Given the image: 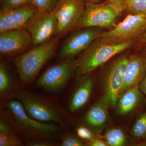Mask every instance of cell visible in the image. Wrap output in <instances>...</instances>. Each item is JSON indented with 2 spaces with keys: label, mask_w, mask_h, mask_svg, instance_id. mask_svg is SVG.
I'll return each mask as SVG.
<instances>
[{
  "label": "cell",
  "mask_w": 146,
  "mask_h": 146,
  "mask_svg": "<svg viewBox=\"0 0 146 146\" xmlns=\"http://www.w3.org/2000/svg\"><path fill=\"white\" fill-rule=\"evenodd\" d=\"M38 10L32 4L0 11V33L25 28Z\"/></svg>",
  "instance_id": "13"
},
{
  "label": "cell",
  "mask_w": 146,
  "mask_h": 146,
  "mask_svg": "<svg viewBox=\"0 0 146 146\" xmlns=\"http://www.w3.org/2000/svg\"><path fill=\"white\" fill-rule=\"evenodd\" d=\"M146 73V57L143 53L137 52L129 55L120 95L131 87L139 84Z\"/></svg>",
  "instance_id": "14"
},
{
  "label": "cell",
  "mask_w": 146,
  "mask_h": 146,
  "mask_svg": "<svg viewBox=\"0 0 146 146\" xmlns=\"http://www.w3.org/2000/svg\"><path fill=\"white\" fill-rule=\"evenodd\" d=\"M125 51L116 55V58L110 63L105 70L104 94L101 100L108 107L116 106L123 85L129 56L125 53Z\"/></svg>",
  "instance_id": "7"
},
{
  "label": "cell",
  "mask_w": 146,
  "mask_h": 146,
  "mask_svg": "<svg viewBox=\"0 0 146 146\" xmlns=\"http://www.w3.org/2000/svg\"><path fill=\"white\" fill-rule=\"evenodd\" d=\"M123 5L129 14L146 17V0H124Z\"/></svg>",
  "instance_id": "20"
},
{
  "label": "cell",
  "mask_w": 146,
  "mask_h": 146,
  "mask_svg": "<svg viewBox=\"0 0 146 146\" xmlns=\"http://www.w3.org/2000/svg\"><path fill=\"white\" fill-rule=\"evenodd\" d=\"M60 38L56 35L48 42L33 46L12 58L23 88L29 84L44 65L53 57L58 48Z\"/></svg>",
  "instance_id": "2"
},
{
  "label": "cell",
  "mask_w": 146,
  "mask_h": 146,
  "mask_svg": "<svg viewBox=\"0 0 146 146\" xmlns=\"http://www.w3.org/2000/svg\"><path fill=\"white\" fill-rule=\"evenodd\" d=\"M146 29V17L128 13L122 21L105 31L99 38L102 42L114 44L138 41Z\"/></svg>",
  "instance_id": "6"
},
{
  "label": "cell",
  "mask_w": 146,
  "mask_h": 146,
  "mask_svg": "<svg viewBox=\"0 0 146 146\" xmlns=\"http://www.w3.org/2000/svg\"><path fill=\"white\" fill-rule=\"evenodd\" d=\"M61 146H84L86 145L85 142H84L80 138L71 135L70 134H63L60 136Z\"/></svg>",
  "instance_id": "26"
},
{
  "label": "cell",
  "mask_w": 146,
  "mask_h": 146,
  "mask_svg": "<svg viewBox=\"0 0 146 146\" xmlns=\"http://www.w3.org/2000/svg\"><path fill=\"white\" fill-rule=\"evenodd\" d=\"M80 76L69 102V109L71 112H75L84 106L93 91L94 82L90 74Z\"/></svg>",
  "instance_id": "16"
},
{
  "label": "cell",
  "mask_w": 146,
  "mask_h": 146,
  "mask_svg": "<svg viewBox=\"0 0 146 146\" xmlns=\"http://www.w3.org/2000/svg\"><path fill=\"white\" fill-rule=\"evenodd\" d=\"M9 98L19 101L27 114L40 121L55 123L63 127L70 122V115L60 104L40 94L17 88L11 92Z\"/></svg>",
  "instance_id": "1"
},
{
  "label": "cell",
  "mask_w": 146,
  "mask_h": 146,
  "mask_svg": "<svg viewBox=\"0 0 146 146\" xmlns=\"http://www.w3.org/2000/svg\"><path fill=\"white\" fill-rule=\"evenodd\" d=\"M18 88L13 86V83L8 68L5 63H0V96L1 99L9 98L11 92Z\"/></svg>",
  "instance_id": "18"
},
{
  "label": "cell",
  "mask_w": 146,
  "mask_h": 146,
  "mask_svg": "<svg viewBox=\"0 0 146 146\" xmlns=\"http://www.w3.org/2000/svg\"><path fill=\"white\" fill-rule=\"evenodd\" d=\"M7 106L19 134L27 139L54 141L60 137L62 127L55 123L40 121L29 116L21 102L10 98Z\"/></svg>",
  "instance_id": "3"
},
{
  "label": "cell",
  "mask_w": 146,
  "mask_h": 146,
  "mask_svg": "<svg viewBox=\"0 0 146 146\" xmlns=\"http://www.w3.org/2000/svg\"><path fill=\"white\" fill-rule=\"evenodd\" d=\"M86 5L84 0H61L52 12L57 21V36L61 38L76 30Z\"/></svg>",
  "instance_id": "9"
},
{
  "label": "cell",
  "mask_w": 146,
  "mask_h": 146,
  "mask_svg": "<svg viewBox=\"0 0 146 146\" xmlns=\"http://www.w3.org/2000/svg\"><path fill=\"white\" fill-rule=\"evenodd\" d=\"M146 104L143 94L139 89V84H137L120 95L116 105V112L119 116L128 115Z\"/></svg>",
  "instance_id": "15"
},
{
  "label": "cell",
  "mask_w": 146,
  "mask_h": 146,
  "mask_svg": "<svg viewBox=\"0 0 146 146\" xmlns=\"http://www.w3.org/2000/svg\"><path fill=\"white\" fill-rule=\"evenodd\" d=\"M107 108L101 100L93 105L84 117L87 124L94 129H99L104 127L108 120Z\"/></svg>",
  "instance_id": "17"
},
{
  "label": "cell",
  "mask_w": 146,
  "mask_h": 146,
  "mask_svg": "<svg viewBox=\"0 0 146 146\" xmlns=\"http://www.w3.org/2000/svg\"><path fill=\"white\" fill-rule=\"evenodd\" d=\"M86 3H102L105 2L106 0H84Z\"/></svg>",
  "instance_id": "32"
},
{
  "label": "cell",
  "mask_w": 146,
  "mask_h": 146,
  "mask_svg": "<svg viewBox=\"0 0 146 146\" xmlns=\"http://www.w3.org/2000/svg\"><path fill=\"white\" fill-rule=\"evenodd\" d=\"M144 140V142H143V143H142V144H141V145H142L143 146H146V137Z\"/></svg>",
  "instance_id": "34"
},
{
  "label": "cell",
  "mask_w": 146,
  "mask_h": 146,
  "mask_svg": "<svg viewBox=\"0 0 146 146\" xmlns=\"http://www.w3.org/2000/svg\"><path fill=\"white\" fill-rule=\"evenodd\" d=\"M77 136L80 139L85 141H90L98 138H100L91 129L84 126H79L76 129Z\"/></svg>",
  "instance_id": "25"
},
{
  "label": "cell",
  "mask_w": 146,
  "mask_h": 146,
  "mask_svg": "<svg viewBox=\"0 0 146 146\" xmlns=\"http://www.w3.org/2000/svg\"><path fill=\"white\" fill-rule=\"evenodd\" d=\"M25 28L31 36L33 46L56 36L57 21L52 12L38 10L29 20Z\"/></svg>",
  "instance_id": "11"
},
{
  "label": "cell",
  "mask_w": 146,
  "mask_h": 146,
  "mask_svg": "<svg viewBox=\"0 0 146 146\" xmlns=\"http://www.w3.org/2000/svg\"><path fill=\"white\" fill-rule=\"evenodd\" d=\"M137 42L114 44L102 42L99 37L82 53L77 59L76 73L80 76L91 74L115 56L133 48Z\"/></svg>",
  "instance_id": "4"
},
{
  "label": "cell",
  "mask_w": 146,
  "mask_h": 146,
  "mask_svg": "<svg viewBox=\"0 0 146 146\" xmlns=\"http://www.w3.org/2000/svg\"><path fill=\"white\" fill-rule=\"evenodd\" d=\"M139 87L142 93L146 97V73L143 78L139 83Z\"/></svg>",
  "instance_id": "31"
},
{
  "label": "cell",
  "mask_w": 146,
  "mask_h": 146,
  "mask_svg": "<svg viewBox=\"0 0 146 146\" xmlns=\"http://www.w3.org/2000/svg\"><path fill=\"white\" fill-rule=\"evenodd\" d=\"M146 47V29L143 35L138 39V42L135 45L134 49L136 50L137 51H141Z\"/></svg>",
  "instance_id": "28"
},
{
  "label": "cell",
  "mask_w": 146,
  "mask_h": 146,
  "mask_svg": "<svg viewBox=\"0 0 146 146\" xmlns=\"http://www.w3.org/2000/svg\"><path fill=\"white\" fill-rule=\"evenodd\" d=\"M61 0H32L31 4L38 10L52 12Z\"/></svg>",
  "instance_id": "23"
},
{
  "label": "cell",
  "mask_w": 146,
  "mask_h": 146,
  "mask_svg": "<svg viewBox=\"0 0 146 146\" xmlns=\"http://www.w3.org/2000/svg\"><path fill=\"white\" fill-rule=\"evenodd\" d=\"M141 51H142V52L143 53V54L145 55V56L146 57V47Z\"/></svg>",
  "instance_id": "33"
},
{
  "label": "cell",
  "mask_w": 146,
  "mask_h": 146,
  "mask_svg": "<svg viewBox=\"0 0 146 146\" xmlns=\"http://www.w3.org/2000/svg\"><path fill=\"white\" fill-rule=\"evenodd\" d=\"M77 59L67 58L49 67L36 82V86L50 93H57L67 85L77 70Z\"/></svg>",
  "instance_id": "5"
},
{
  "label": "cell",
  "mask_w": 146,
  "mask_h": 146,
  "mask_svg": "<svg viewBox=\"0 0 146 146\" xmlns=\"http://www.w3.org/2000/svg\"><path fill=\"white\" fill-rule=\"evenodd\" d=\"M132 136L137 140L145 139L146 137V111L141 113L132 127Z\"/></svg>",
  "instance_id": "21"
},
{
  "label": "cell",
  "mask_w": 146,
  "mask_h": 146,
  "mask_svg": "<svg viewBox=\"0 0 146 146\" xmlns=\"http://www.w3.org/2000/svg\"><path fill=\"white\" fill-rule=\"evenodd\" d=\"M18 133L0 131V146L25 145Z\"/></svg>",
  "instance_id": "22"
},
{
  "label": "cell",
  "mask_w": 146,
  "mask_h": 146,
  "mask_svg": "<svg viewBox=\"0 0 146 146\" xmlns=\"http://www.w3.org/2000/svg\"><path fill=\"white\" fill-rule=\"evenodd\" d=\"M25 145L27 146H55L58 144L54 141L24 138Z\"/></svg>",
  "instance_id": "27"
},
{
  "label": "cell",
  "mask_w": 146,
  "mask_h": 146,
  "mask_svg": "<svg viewBox=\"0 0 146 146\" xmlns=\"http://www.w3.org/2000/svg\"><path fill=\"white\" fill-rule=\"evenodd\" d=\"M1 10H8L31 4L32 0H0Z\"/></svg>",
  "instance_id": "24"
},
{
  "label": "cell",
  "mask_w": 146,
  "mask_h": 146,
  "mask_svg": "<svg viewBox=\"0 0 146 146\" xmlns=\"http://www.w3.org/2000/svg\"><path fill=\"white\" fill-rule=\"evenodd\" d=\"M33 46L31 36L25 28L0 33V53L15 57Z\"/></svg>",
  "instance_id": "12"
},
{
  "label": "cell",
  "mask_w": 146,
  "mask_h": 146,
  "mask_svg": "<svg viewBox=\"0 0 146 146\" xmlns=\"http://www.w3.org/2000/svg\"><path fill=\"white\" fill-rule=\"evenodd\" d=\"M86 145L89 146H108L107 142L104 139L98 138L90 141H85Z\"/></svg>",
  "instance_id": "29"
},
{
  "label": "cell",
  "mask_w": 146,
  "mask_h": 146,
  "mask_svg": "<svg viewBox=\"0 0 146 146\" xmlns=\"http://www.w3.org/2000/svg\"><path fill=\"white\" fill-rule=\"evenodd\" d=\"M106 30L102 28L90 27L72 31L61 46L58 58L60 60L74 57L82 53Z\"/></svg>",
  "instance_id": "10"
},
{
  "label": "cell",
  "mask_w": 146,
  "mask_h": 146,
  "mask_svg": "<svg viewBox=\"0 0 146 146\" xmlns=\"http://www.w3.org/2000/svg\"><path fill=\"white\" fill-rule=\"evenodd\" d=\"M124 0H106L105 2L124 10Z\"/></svg>",
  "instance_id": "30"
},
{
  "label": "cell",
  "mask_w": 146,
  "mask_h": 146,
  "mask_svg": "<svg viewBox=\"0 0 146 146\" xmlns=\"http://www.w3.org/2000/svg\"><path fill=\"white\" fill-rule=\"evenodd\" d=\"M124 11L106 2L86 3L76 30L90 27L111 29L116 25L118 17Z\"/></svg>",
  "instance_id": "8"
},
{
  "label": "cell",
  "mask_w": 146,
  "mask_h": 146,
  "mask_svg": "<svg viewBox=\"0 0 146 146\" xmlns=\"http://www.w3.org/2000/svg\"><path fill=\"white\" fill-rule=\"evenodd\" d=\"M107 142L108 146H122L125 145L127 138L124 132L119 127H112L100 137Z\"/></svg>",
  "instance_id": "19"
}]
</instances>
